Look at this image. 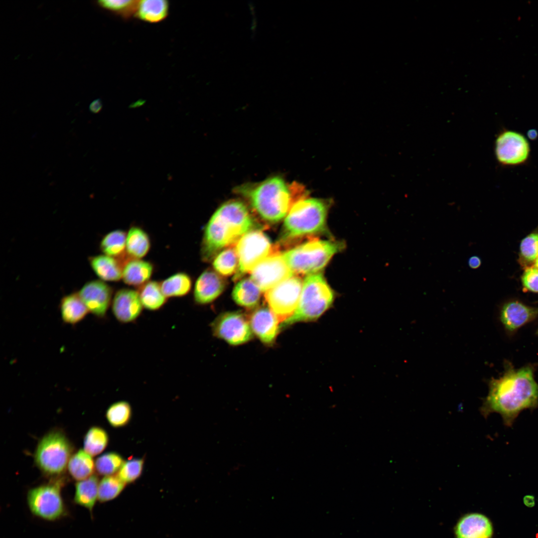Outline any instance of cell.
<instances>
[{
  "label": "cell",
  "mask_w": 538,
  "mask_h": 538,
  "mask_svg": "<svg viewBox=\"0 0 538 538\" xmlns=\"http://www.w3.org/2000/svg\"><path fill=\"white\" fill-rule=\"evenodd\" d=\"M538 315V308L528 306L519 301L505 304L501 318L505 327L513 331L534 319Z\"/></svg>",
  "instance_id": "d6986e66"
},
{
  "label": "cell",
  "mask_w": 538,
  "mask_h": 538,
  "mask_svg": "<svg viewBox=\"0 0 538 538\" xmlns=\"http://www.w3.org/2000/svg\"><path fill=\"white\" fill-rule=\"evenodd\" d=\"M261 292L258 285L251 278H245L236 285L232 297L239 305L251 308L258 304Z\"/></svg>",
  "instance_id": "484cf974"
},
{
  "label": "cell",
  "mask_w": 538,
  "mask_h": 538,
  "mask_svg": "<svg viewBox=\"0 0 538 538\" xmlns=\"http://www.w3.org/2000/svg\"><path fill=\"white\" fill-rule=\"evenodd\" d=\"M143 465V459H131L124 462L117 475L126 484L133 483L141 475Z\"/></svg>",
  "instance_id": "8d00e7d4"
},
{
  "label": "cell",
  "mask_w": 538,
  "mask_h": 538,
  "mask_svg": "<svg viewBox=\"0 0 538 538\" xmlns=\"http://www.w3.org/2000/svg\"><path fill=\"white\" fill-rule=\"evenodd\" d=\"M240 273L251 272L261 261L274 251L268 237L260 231H249L237 242L235 248Z\"/></svg>",
  "instance_id": "30bf717a"
},
{
  "label": "cell",
  "mask_w": 538,
  "mask_h": 538,
  "mask_svg": "<svg viewBox=\"0 0 538 538\" xmlns=\"http://www.w3.org/2000/svg\"><path fill=\"white\" fill-rule=\"evenodd\" d=\"M538 407V385L533 369L510 368L502 377L491 380L480 411L485 418L492 413H499L504 424L510 427L522 411Z\"/></svg>",
  "instance_id": "6da1fadb"
},
{
  "label": "cell",
  "mask_w": 538,
  "mask_h": 538,
  "mask_svg": "<svg viewBox=\"0 0 538 538\" xmlns=\"http://www.w3.org/2000/svg\"><path fill=\"white\" fill-rule=\"evenodd\" d=\"M211 328L215 336L233 345L245 343L253 337L249 321L238 311L220 314L212 323Z\"/></svg>",
  "instance_id": "7c38bea8"
},
{
  "label": "cell",
  "mask_w": 538,
  "mask_h": 538,
  "mask_svg": "<svg viewBox=\"0 0 538 538\" xmlns=\"http://www.w3.org/2000/svg\"><path fill=\"white\" fill-rule=\"evenodd\" d=\"M252 206L264 219L271 222L281 220L293 205L291 190L278 176L268 178L253 186L240 188Z\"/></svg>",
  "instance_id": "7a4b0ae2"
},
{
  "label": "cell",
  "mask_w": 538,
  "mask_h": 538,
  "mask_svg": "<svg viewBox=\"0 0 538 538\" xmlns=\"http://www.w3.org/2000/svg\"><path fill=\"white\" fill-rule=\"evenodd\" d=\"M527 137L528 139L534 140L538 137V132L535 129H530L527 132Z\"/></svg>",
  "instance_id": "b9f144b4"
},
{
  "label": "cell",
  "mask_w": 538,
  "mask_h": 538,
  "mask_svg": "<svg viewBox=\"0 0 538 538\" xmlns=\"http://www.w3.org/2000/svg\"><path fill=\"white\" fill-rule=\"evenodd\" d=\"M153 270L154 267L149 262L129 259L124 265L122 279L128 285L139 287L149 281Z\"/></svg>",
  "instance_id": "44dd1931"
},
{
  "label": "cell",
  "mask_w": 538,
  "mask_h": 538,
  "mask_svg": "<svg viewBox=\"0 0 538 538\" xmlns=\"http://www.w3.org/2000/svg\"><path fill=\"white\" fill-rule=\"evenodd\" d=\"M481 264L482 261L481 258L476 255L470 257L468 260V265L469 267L473 269H478L481 266Z\"/></svg>",
  "instance_id": "ab89813d"
},
{
  "label": "cell",
  "mask_w": 538,
  "mask_h": 538,
  "mask_svg": "<svg viewBox=\"0 0 538 538\" xmlns=\"http://www.w3.org/2000/svg\"><path fill=\"white\" fill-rule=\"evenodd\" d=\"M126 484L117 475L104 476L99 481L98 501L107 502L117 498L124 490Z\"/></svg>",
  "instance_id": "d6a6232c"
},
{
  "label": "cell",
  "mask_w": 538,
  "mask_h": 538,
  "mask_svg": "<svg viewBox=\"0 0 538 538\" xmlns=\"http://www.w3.org/2000/svg\"><path fill=\"white\" fill-rule=\"evenodd\" d=\"M99 484L98 476L93 474L84 480L77 481L75 485L74 502L87 509L91 515H92L96 503L98 501Z\"/></svg>",
  "instance_id": "603a6c76"
},
{
  "label": "cell",
  "mask_w": 538,
  "mask_h": 538,
  "mask_svg": "<svg viewBox=\"0 0 538 538\" xmlns=\"http://www.w3.org/2000/svg\"><path fill=\"white\" fill-rule=\"evenodd\" d=\"M67 469L69 475L74 480L78 481L84 480L93 475L95 469V462L92 456L84 450L79 449L73 453L71 456Z\"/></svg>",
  "instance_id": "d4e9b609"
},
{
  "label": "cell",
  "mask_w": 538,
  "mask_h": 538,
  "mask_svg": "<svg viewBox=\"0 0 538 538\" xmlns=\"http://www.w3.org/2000/svg\"><path fill=\"white\" fill-rule=\"evenodd\" d=\"M279 320L269 307H261L251 315L249 323L252 331L264 343H273L279 332Z\"/></svg>",
  "instance_id": "2e32d148"
},
{
  "label": "cell",
  "mask_w": 538,
  "mask_h": 538,
  "mask_svg": "<svg viewBox=\"0 0 538 538\" xmlns=\"http://www.w3.org/2000/svg\"><path fill=\"white\" fill-rule=\"evenodd\" d=\"M89 312L100 319L104 318L112 302V287L100 279L85 283L78 291Z\"/></svg>",
  "instance_id": "5bb4252c"
},
{
  "label": "cell",
  "mask_w": 538,
  "mask_h": 538,
  "mask_svg": "<svg viewBox=\"0 0 538 538\" xmlns=\"http://www.w3.org/2000/svg\"><path fill=\"white\" fill-rule=\"evenodd\" d=\"M65 481L62 477L30 489L26 501L31 514L45 521L53 522L67 516L68 511L61 494Z\"/></svg>",
  "instance_id": "52a82bcc"
},
{
  "label": "cell",
  "mask_w": 538,
  "mask_h": 538,
  "mask_svg": "<svg viewBox=\"0 0 538 538\" xmlns=\"http://www.w3.org/2000/svg\"><path fill=\"white\" fill-rule=\"evenodd\" d=\"M225 287L223 280L211 270L203 271L197 279L194 288V299L196 303L211 302L222 292Z\"/></svg>",
  "instance_id": "e0dca14e"
},
{
  "label": "cell",
  "mask_w": 538,
  "mask_h": 538,
  "mask_svg": "<svg viewBox=\"0 0 538 538\" xmlns=\"http://www.w3.org/2000/svg\"><path fill=\"white\" fill-rule=\"evenodd\" d=\"M250 272L251 278L265 292L293 275L282 254L278 252L263 260Z\"/></svg>",
  "instance_id": "4fadbf2b"
},
{
  "label": "cell",
  "mask_w": 538,
  "mask_h": 538,
  "mask_svg": "<svg viewBox=\"0 0 538 538\" xmlns=\"http://www.w3.org/2000/svg\"><path fill=\"white\" fill-rule=\"evenodd\" d=\"M239 265L236 250L227 249L221 252L215 258L213 265L215 269L223 275H230L235 271Z\"/></svg>",
  "instance_id": "e575fe53"
},
{
  "label": "cell",
  "mask_w": 538,
  "mask_h": 538,
  "mask_svg": "<svg viewBox=\"0 0 538 538\" xmlns=\"http://www.w3.org/2000/svg\"><path fill=\"white\" fill-rule=\"evenodd\" d=\"M303 281L293 275L265 292L269 307L279 322H284L294 313L298 306Z\"/></svg>",
  "instance_id": "9c48e42d"
},
{
  "label": "cell",
  "mask_w": 538,
  "mask_h": 538,
  "mask_svg": "<svg viewBox=\"0 0 538 538\" xmlns=\"http://www.w3.org/2000/svg\"><path fill=\"white\" fill-rule=\"evenodd\" d=\"M132 415L131 406L128 402L125 401L112 404L109 406L106 412L108 422L115 428L126 426L130 422Z\"/></svg>",
  "instance_id": "1f68e13d"
},
{
  "label": "cell",
  "mask_w": 538,
  "mask_h": 538,
  "mask_svg": "<svg viewBox=\"0 0 538 538\" xmlns=\"http://www.w3.org/2000/svg\"><path fill=\"white\" fill-rule=\"evenodd\" d=\"M151 247L150 238L141 228L132 226L127 234L126 254L130 259H141L148 253Z\"/></svg>",
  "instance_id": "cb8c5ba5"
},
{
  "label": "cell",
  "mask_w": 538,
  "mask_h": 538,
  "mask_svg": "<svg viewBox=\"0 0 538 538\" xmlns=\"http://www.w3.org/2000/svg\"><path fill=\"white\" fill-rule=\"evenodd\" d=\"M109 435L102 427H91L85 433L83 439V450L92 456L102 453L109 443Z\"/></svg>",
  "instance_id": "4dcf8cb0"
},
{
  "label": "cell",
  "mask_w": 538,
  "mask_h": 538,
  "mask_svg": "<svg viewBox=\"0 0 538 538\" xmlns=\"http://www.w3.org/2000/svg\"><path fill=\"white\" fill-rule=\"evenodd\" d=\"M160 283L162 291L167 298L184 296L189 293L192 287L190 276L183 272L172 274Z\"/></svg>",
  "instance_id": "f546056e"
},
{
  "label": "cell",
  "mask_w": 538,
  "mask_h": 538,
  "mask_svg": "<svg viewBox=\"0 0 538 538\" xmlns=\"http://www.w3.org/2000/svg\"><path fill=\"white\" fill-rule=\"evenodd\" d=\"M529 139L521 133L502 130L495 141L494 153L498 163L504 167H515L526 164L531 156Z\"/></svg>",
  "instance_id": "ba28073f"
},
{
  "label": "cell",
  "mask_w": 538,
  "mask_h": 538,
  "mask_svg": "<svg viewBox=\"0 0 538 538\" xmlns=\"http://www.w3.org/2000/svg\"><path fill=\"white\" fill-rule=\"evenodd\" d=\"M169 4L165 0L139 1L135 15L140 19L149 22H157L167 16Z\"/></svg>",
  "instance_id": "4316f807"
},
{
  "label": "cell",
  "mask_w": 538,
  "mask_h": 538,
  "mask_svg": "<svg viewBox=\"0 0 538 538\" xmlns=\"http://www.w3.org/2000/svg\"><path fill=\"white\" fill-rule=\"evenodd\" d=\"M137 291L143 306L149 310H159L167 301L160 283L156 281H148L139 287Z\"/></svg>",
  "instance_id": "83f0119b"
},
{
  "label": "cell",
  "mask_w": 538,
  "mask_h": 538,
  "mask_svg": "<svg viewBox=\"0 0 538 538\" xmlns=\"http://www.w3.org/2000/svg\"><path fill=\"white\" fill-rule=\"evenodd\" d=\"M327 208L320 199L308 198L295 201L284 220L286 236L297 238L324 231Z\"/></svg>",
  "instance_id": "8992f818"
},
{
  "label": "cell",
  "mask_w": 538,
  "mask_h": 538,
  "mask_svg": "<svg viewBox=\"0 0 538 538\" xmlns=\"http://www.w3.org/2000/svg\"><path fill=\"white\" fill-rule=\"evenodd\" d=\"M59 310L63 322L71 325L80 323L89 312L78 292L63 296L60 301Z\"/></svg>",
  "instance_id": "7402d4cb"
},
{
  "label": "cell",
  "mask_w": 538,
  "mask_h": 538,
  "mask_svg": "<svg viewBox=\"0 0 538 538\" xmlns=\"http://www.w3.org/2000/svg\"><path fill=\"white\" fill-rule=\"evenodd\" d=\"M97 2L101 7L128 18L136 13L139 0H103Z\"/></svg>",
  "instance_id": "d590c367"
},
{
  "label": "cell",
  "mask_w": 538,
  "mask_h": 538,
  "mask_svg": "<svg viewBox=\"0 0 538 538\" xmlns=\"http://www.w3.org/2000/svg\"><path fill=\"white\" fill-rule=\"evenodd\" d=\"M524 502L525 504L528 507H532L535 504L534 498L531 496H526L524 498Z\"/></svg>",
  "instance_id": "7bdbcfd3"
},
{
  "label": "cell",
  "mask_w": 538,
  "mask_h": 538,
  "mask_svg": "<svg viewBox=\"0 0 538 538\" xmlns=\"http://www.w3.org/2000/svg\"><path fill=\"white\" fill-rule=\"evenodd\" d=\"M243 236L233 223L215 212L204 231L201 247L202 258L209 260L217 251L237 243Z\"/></svg>",
  "instance_id": "8fae6325"
},
{
  "label": "cell",
  "mask_w": 538,
  "mask_h": 538,
  "mask_svg": "<svg viewBox=\"0 0 538 538\" xmlns=\"http://www.w3.org/2000/svg\"><path fill=\"white\" fill-rule=\"evenodd\" d=\"M522 282L527 290L538 292V269L535 267L527 268L522 275Z\"/></svg>",
  "instance_id": "f35d334b"
},
{
  "label": "cell",
  "mask_w": 538,
  "mask_h": 538,
  "mask_svg": "<svg viewBox=\"0 0 538 538\" xmlns=\"http://www.w3.org/2000/svg\"><path fill=\"white\" fill-rule=\"evenodd\" d=\"M102 108V103L100 99L94 100L89 106L90 112L94 114L98 113Z\"/></svg>",
  "instance_id": "60d3db41"
},
{
  "label": "cell",
  "mask_w": 538,
  "mask_h": 538,
  "mask_svg": "<svg viewBox=\"0 0 538 538\" xmlns=\"http://www.w3.org/2000/svg\"><path fill=\"white\" fill-rule=\"evenodd\" d=\"M73 451L74 446L64 432L53 429L38 441L34 454V462L44 476L59 478L65 472Z\"/></svg>",
  "instance_id": "277c9868"
},
{
  "label": "cell",
  "mask_w": 538,
  "mask_h": 538,
  "mask_svg": "<svg viewBox=\"0 0 538 538\" xmlns=\"http://www.w3.org/2000/svg\"><path fill=\"white\" fill-rule=\"evenodd\" d=\"M124 462L120 454L115 452H109L97 458L95 469L99 475H113L118 472Z\"/></svg>",
  "instance_id": "836d02e7"
},
{
  "label": "cell",
  "mask_w": 538,
  "mask_h": 538,
  "mask_svg": "<svg viewBox=\"0 0 538 538\" xmlns=\"http://www.w3.org/2000/svg\"><path fill=\"white\" fill-rule=\"evenodd\" d=\"M342 248V243L339 242L315 239L282 255L293 273L308 275L318 273Z\"/></svg>",
  "instance_id": "5b68a950"
},
{
  "label": "cell",
  "mask_w": 538,
  "mask_h": 538,
  "mask_svg": "<svg viewBox=\"0 0 538 538\" xmlns=\"http://www.w3.org/2000/svg\"><path fill=\"white\" fill-rule=\"evenodd\" d=\"M334 299V293L321 273L308 275L303 282L296 309L281 327L316 321L330 307Z\"/></svg>",
  "instance_id": "3957f363"
},
{
  "label": "cell",
  "mask_w": 538,
  "mask_h": 538,
  "mask_svg": "<svg viewBox=\"0 0 538 538\" xmlns=\"http://www.w3.org/2000/svg\"><path fill=\"white\" fill-rule=\"evenodd\" d=\"M89 264L97 276L104 281H118L122 279L125 262L104 254L91 256Z\"/></svg>",
  "instance_id": "ffe728a7"
},
{
  "label": "cell",
  "mask_w": 538,
  "mask_h": 538,
  "mask_svg": "<svg viewBox=\"0 0 538 538\" xmlns=\"http://www.w3.org/2000/svg\"><path fill=\"white\" fill-rule=\"evenodd\" d=\"M457 538H491L493 528L484 515L473 513L463 517L455 528Z\"/></svg>",
  "instance_id": "ac0fdd59"
},
{
  "label": "cell",
  "mask_w": 538,
  "mask_h": 538,
  "mask_svg": "<svg viewBox=\"0 0 538 538\" xmlns=\"http://www.w3.org/2000/svg\"><path fill=\"white\" fill-rule=\"evenodd\" d=\"M127 233L122 230H115L106 234L100 244L103 254L124 260L126 254Z\"/></svg>",
  "instance_id": "f1b7e54d"
},
{
  "label": "cell",
  "mask_w": 538,
  "mask_h": 538,
  "mask_svg": "<svg viewBox=\"0 0 538 538\" xmlns=\"http://www.w3.org/2000/svg\"><path fill=\"white\" fill-rule=\"evenodd\" d=\"M534 267L538 269V257L534 262Z\"/></svg>",
  "instance_id": "ee69618b"
},
{
  "label": "cell",
  "mask_w": 538,
  "mask_h": 538,
  "mask_svg": "<svg viewBox=\"0 0 538 538\" xmlns=\"http://www.w3.org/2000/svg\"><path fill=\"white\" fill-rule=\"evenodd\" d=\"M520 252L525 262L534 263L538 257V233H531L522 240Z\"/></svg>",
  "instance_id": "74e56055"
},
{
  "label": "cell",
  "mask_w": 538,
  "mask_h": 538,
  "mask_svg": "<svg viewBox=\"0 0 538 538\" xmlns=\"http://www.w3.org/2000/svg\"><path fill=\"white\" fill-rule=\"evenodd\" d=\"M143 305L137 291L124 288L115 294L112 302V312L122 323L134 321L141 314Z\"/></svg>",
  "instance_id": "9a60e30c"
}]
</instances>
